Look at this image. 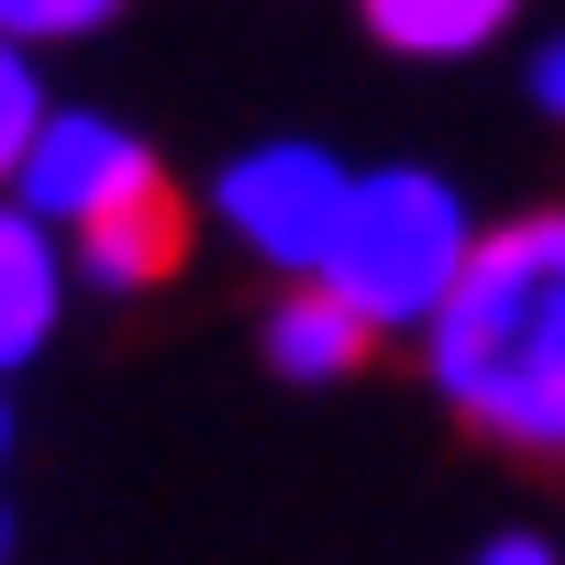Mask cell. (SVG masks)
<instances>
[{"instance_id":"cell-1","label":"cell","mask_w":565,"mask_h":565,"mask_svg":"<svg viewBox=\"0 0 565 565\" xmlns=\"http://www.w3.org/2000/svg\"><path fill=\"white\" fill-rule=\"evenodd\" d=\"M433 388L510 455H565V211L477 233L455 300L422 322Z\"/></svg>"},{"instance_id":"cell-2","label":"cell","mask_w":565,"mask_h":565,"mask_svg":"<svg viewBox=\"0 0 565 565\" xmlns=\"http://www.w3.org/2000/svg\"><path fill=\"white\" fill-rule=\"evenodd\" d=\"M466 255H477V222H466V200L433 167H366L355 200H344V233L322 255V289L366 333H422L455 300Z\"/></svg>"},{"instance_id":"cell-3","label":"cell","mask_w":565,"mask_h":565,"mask_svg":"<svg viewBox=\"0 0 565 565\" xmlns=\"http://www.w3.org/2000/svg\"><path fill=\"white\" fill-rule=\"evenodd\" d=\"M344 200H355V167L322 156V145H300V134L244 145V156L211 178L222 233H233L255 266H277V277H322V255H333V233H344Z\"/></svg>"},{"instance_id":"cell-4","label":"cell","mask_w":565,"mask_h":565,"mask_svg":"<svg viewBox=\"0 0 565 565\" xmlns=\"http://www.w3.org/2000/svg\"><path fill=\"white\" fill-rule=\"evenodd\" d=\"M145 189H167V167H156V145H145L134 122H111V111H45V134H34L23 178H12V200H23L45 233H89L100 211H122V200H145Z\"/></svg>"},{"instance_id":"cell-5","label":"cell","mask_w":565,"mask_h":565,"mask_svg":"<svg viewBox=\"0 0 565 565\" xmlns=\"http://www.w3.org/2000/svg\"><path fill=\"white\" fill-rule=\"evenodd\" d=\"M67 233H45L23 200H0V377L34 366L56 344V311H67Z\"/></svg>"},{"instance_id":"cell-6","label":"cell","mask_w":565,"mask_h":565,"mask_svg":"<svg viewBox=\"0 0 565 565\" xmlns=\"http://www.w3.org/2000/svg\"><path fill=\"white\" fill-rule=\"evenodd\" d=\"M178 255H189V200L178 189H145V200H122V211H100L89 233H67V266L89 277V289H167L178 277Z\"/></svg>"},{"instance_id":"cell-7","label":"cell","mask_w":565,"mask_h":565,"mask_svg":"<svg viewBox=\"0 0 565 565\" xmlns=\"http://www.w3.org/2000/svg\"><path fill=\"white\" fill-rule=\"evenodd\" d=\"M355 23L411 67H466L521 23V0H355Z\"/></svg>"},{"instance_id":"cell-8","label":"cell","mask_w":565,"mask_h":565,"mask_svg":"<svg viewBox=\"0 0 565 565\" xmlns=\"http://www.w3.org/2000/svg\"><path fill=\"white\" fill-rule=\"evenodd\" d=\"M366 322L322 289V277H289L277 289V311H266V366L277 377H344V366H366Z\"/></svg>"},{"instance_id":"cell-9","label":"cell","mask_w":565,"mask_h":565,"mask_svg":"<svg viewBox=\"0 0 565 565\" xmlns=\"http://www.w3.org/2000/svg\"><path fill=\"white\" fill-rule=\"evenodd\" d=\"M45 78H34V45H0V189L23 178V156H34V134H45Z\"/></svg>"},{"instance_id":"cell-10","label":"cell","mask_w":565,"mask_h":565,"mask_svg":"<svg viewBox=\"0 0 565 565\" xmlns=\"http://www.w3.org/2000/svg\"><path fill=\"white\" fill-rule=\"evenodd\" d=\"M122 0H0V45H67V34H100Z\"/></svg>"},{"instance_id":"cell-11","label":"cell","mask_w":565,"mask_h":565,"mask_svg":"<svg viewBox=\"0 0 565 565\" xmlns=\"http://www.w3.org/2000/svg\"><path fill=\"white\" fill-rule=\"evenodd\" d=\"M532 111H554V122H565V34L532 56Z\"/></svg>"},{"instance_id":"cell-12","label":"cell","mask_w":565,"mask_h":565,"mask_svg":"<svg viewBox=\"0 0 565 565\" xmlns=\"http://www.w3.org/2000/svg\"><path fill=\"white\" fill-rule=\"evenodd\" d=\"M477 565H565L543 532H499V543H477Z\"/></svg>"},{"instance_id":"cell-13","label":"cell","mask_w":565,"mask_h":565,"mask_svg":"<svg viewBox=\"0 0 565 565\" xmlns=\"http://www.w3.org/2000/svg\"><path fill=\"white\" fill-rule=\"evenodd\" d=\"M0 444H12V399H0Z\"/></svg>"},{"instance_id":"cell-14","label":"cell","mask_w":565,"mask_h":565,"mask_svg":"<svg viewBox=\"0 0 565 565\" xmlns=\"http://www.w3.org/2000/svg\"><path fill=\"white\" fill-rule=\"evenodd\" d=\"M0 554H12V521H0Z\"/></svg>"}]
</instances>
